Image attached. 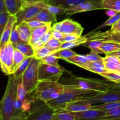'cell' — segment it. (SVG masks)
Listing matches in <instances>:
<instances>
[{
  "label": "cell",
  "mask_w": 120,
  "mask_h": 120,
  "mask_svg": "<svg viewBox=\"0 0 120 120\" xmlns=\"http://www.w3.org/2000/svg\"><path fill=\"white\" fill-rule=\"evenodd\" d=\"M59 82L63 84L73 85L79 89L91 90L98 93L106 92L119 84L108 80L78 77L73 75L69 77L60 79Z\"/></svg>",
  "instance_id": "1"
},
{
  "label": "cell",
  "mask_w": 120,
  "mask_h": 120,
  "mask_svg": "<svg viewBox=\"0 0 120 120\" xmlns=\"http://www.w3.org/2000/svg\"><path fill=\"white\" fill-rule=\"evenodd\" d=\"M22 78L9 75L5 91L0 101V112L2 120H10L16 114L14 103L17 97V89Z\"/></svg>",
  "instance_id": "2"
},
{
  "label": "cell",
  "mask_w": 120,
  "mask_h": 120,
  "mask_svg": "<svg viewBox=\"0 0 120 120\" xmlns=\"http://www.w3.org/2000/svg\"><path fill=\"white\" fill-rule=\"evenodd\" d=\"M64 90L59 97L46 102V104L55 110L63 108L67 103L80 98H88L98 93L91 90L79 89L73 85L63 84Z\"/></svg>",
  "instance_id": "3"
},
{
  "label": "cell",
  "mask_w": 120,
  "mask_h": 120,
  "mask_svg": "<svg viewBox=\"0 0 120 120\" xmlns=\"http://www.w3.org/2000/svg\"><path fill=\"white\" fill-rule=\"evenodd\" d=\"M64 90V85L59 82L39 81L34 92V97L35 99L46 103L57 98Z\"/></svg>",
  "instance_id": "4"
},
{
  "label": "cell",
  "mask_w": 120,
  "mask_h": 120,
  "mask_svg": "<svg viewBox=\"0 0 120 120\" xmlns=\"http://www.w3.org/2000/svg\"><path fill=\"white\" fill-rule=\"evenodd\" d=\"M40 62V59L34 57L22 75L21 80L28 94H31L35 91L39 82L38 71Z\"/></svg>",
  "instance_id": "5"
},
{
  "label": "cell",
  "mask_w": 120,
  "mask_h": 120,
  "mask_svg": "<svg viewBox=\"0 0 120 120\" xmlns=\"http://www.w3.org/2000/svg\"><path fill=\"white\" fill-rule=\"evenodd\" d=\"M55 110L46 103L36 99L27 113L26 120H53Z\"/></svg>",
  "instance_id": "6"
},
{
  "label": "cell",
  "mask_w": 120,
  "mask_h": 120,
  "mask_svg": "<svg viewBox=\"0 0 120 120\" xmlns=\"http://www.w3.org/2000/svg\"><path fill=\"white\" fill-rule=\"evenodd\" d=\"M15 48L8 42L0 46V68L5 75H12V66Z\"/></svg>",
  "instance_id": "7"
},
{
  "label": "cell",
  "mask_w": 120,
  "mask_h": 120,
  "mask_svg": "<svg viewBox=\"0 0 120 120\" xmlns=\"http://www.w3.org/2000/svg\"><path fill=\"white\" fill-rule=\"evenodd\" d=\"M65 69L62 66H55L40 62L39 66V81L59 82Z\"/></svg>",
  "instance_id": "8"
},
{
  "label": "cell",
  "mask_w": 120,
  "mask_h": 120,
  "mask_svg": "<svg viewBox=\"0 0 120 120\" xmlns=\"http://www.w3.org/2000/svg\"><path fill=\"white\" fill-rule=\"evenodd\" d=\"M47 5L48 4L45 1H38L27 5L15 15L16 23L19 24L32 18L38 14L42 9L46 8Z\"/></svg>",
  "instance_id": "9"
},
{
  "label": "cell",
  "mask_w": 120,
  "mask_h": 120,
  "mask_svg": "<svg viewBox=\"0 0 120 120\" xmlns=\"http://www.w3.org/2000/svg\"><path fill=\"white\" fill-rule=\"evenodd\" d=\"M93 105L120 101V84L104 93H100L86 98Z\"/></svg>",
  "instance_id": "10"
},
{
  "label": "cell",
  "mask_w": 120,
  "mask_h": 120,
  "mask_svg": "<svg viewBox=\"0 0 120 120\" xmlns=\"http://www.w3.org/2000/svg\"><path fill=\"white\" fill-rule=\"evenodd\" d=\"M51 28L52 30H58L64 35L75 34L79 36H82L84 30L79 23L70 18L65 19L59 22H56L52 26Z\"/></svg>",
  "instance_id": "11"
},
{
  "label": "cell",
  "mask_w": 120,
  "mask_h": 120,
  "mask_svg": "<svg viewBox=\"0 0 120 120\" xmlns=\"http://www.w3.org/2000/svg\"><path fill=\"white\" fill-rule=\"evenodd\" d=\"M101 2L102 1H94V2L93 1H87V2H81L76 5L66 9V14L73 15V14L83 12L101 9Z\"/></svg>",
  "instance_id": "12"
},
{
  "label": "cell",
  "mask_w": 120,
  "mask_h": 120,
  "mask_svg": "<svg viewBox=\"0 0 120 120\" xmlns=\"http://www.w3.org/2000/svg\"><path fill=\"white\" fill-rule=\"evenodd\" d=\"M92 104L86 98H80L69 102L67 103L63 108L57 110H63L70 112H77L90 110L92 109Z\"/></svg>",
  "instance_id": "13"
},
{
  "label": "cell",
  "mask_w": 120,
  "mask_h": 120,
  "mask_svg": "<svg viewBox=\"0 0 120 120\" xmlns=\"http://www.w3.org/2000/svg\"><path fill=\"white\" fill-rule=\"evenodd\" d=\"M74 113L76 120H98L105 116V111L94 109Z\"/></svg>",
  "instance_id": "14"
},
{
  "label": "cell",
  "mask_w": 120,
  "mask_h": 120,
  "mask_svg": "<svg viewBox=\"0 0 120 120\" xmlns=\"http://www.w3.org/2000/svg\"><path fill=\"white\" fill-rule=\"evenodd\" d=\"M34 20L39 21L46 24H52L53 22H55V23L57 22L56 15L50 13L46 8L42 9L35 16L26 21H34Z\"/></svg>",
  "instance_id": "15"
},
{
  "label": "cell",
  "mask_w": 120,
  "mask_h": 120,
  "mask_svg": "<svg viewBox=\"0 0 120 120\" xmlns=\"http://www.w3.org/2000/svg\"><path fill=\"white\" fill-rule=\"evenodd\" d=\"M80 68H83L85 70H89V71L100 75L107 71L105 69V64H104L103 59L97 61H94V62L89 61L87 63L80 66Z\"/></svg>",
  "instance_id": "16"
},
{
  "label": "cell",
  "mask_w": 120,
  "mask_h": 120,
  "mask_svg": "<svg viewBox=\"0 0 120 120\" xmlns=\"http://www.w3.org/2000/svg\"><path fill=\"white\" fill-rule=\"evenodd\" d=\"M16 22V18L15 15H9L6 26L4 30L3 34H2L1 41H0V46L4 45L7 42H9V38H10L12 30L13 27Z\"/></svg>",
  "instance_id": "17"
},
{
  "label": "cell",
  "mask_w": 120,
  "mask_h": 120,
  "mask_svg": "<svg viewBox=\"0 0 120 120\" xmlns=\"http://www.w3.org/2000/svg\"><path fill=\"white\" fill-rule=\"evenodd\" d=\"M18 31L21 42L25 43H29L31 37L32 29L26 21L17 24Z\"/></svg>",
  "instance_id": "18"
},
{
  "label": "cell",
  "mask_w": 120,
  "mask_h": 120,
  "mask_svg": "<svg viewBox=\"0 0 120 120\" xmlns=\"http://www.w3.org/2000/svg\"><path fill=\"white\" fill-rule=\"evenodd\" d=\"M100 0H46V2L48 4L53 5L59 6L65 9L70 8L76 5L81 2L87 1H97Z\"/></svg>",
  "instance_id": "19"
},
{
  "label": "cell",
  "mask_w": 120,
  "mask_h": 120,
  "mask_svg": "<svg viewBox=\"0 0 120 120\" xmlns=\"http://www.w3.org/2000/svg\"><path fill=\"white\" fill-rule=\"evenodd\" d=\"M6 9L10 15H15L25 6L24 0H4Z\"/></svg>",
  "instance_id": "20"
},
{
  "label": "cell",
  "mask_w": 120,
  "mask_h": 120,
  "mask_svg": "<svg viewBox=\"0 0 120 120\" xmlns=\"http://www.w3.org/2000/svg\"><path fill=\"white\" fill-rule=\"evenodd\" d=\"M13 46L15 49H17L19 52L25 55L26 57H30L34 56V48L29 43H25V42H16L12 43Z\"/></svg>",
  "instance_id": "21"
},
{
  "label": "cell",
  "mask_w": 120,
  "mask_h": 120,
  "mask_svg": "<svg viewBox=\"0 0 120 120\" xmlns=\"http://www.w3.org/2000/svg\"><path fill=\"white\" fill-rule=\"evenodd\" d=\"M53 120H76L75 113L63 110H55Z\"/></svg>",
  "instance_id": "22"
},
{
  "label": "cell",
  "mask_w": 120,
  "mask_h": 120,
  "mask_svg": "<svg viewBox=\"0 0 120 120\" xmlns=\"http://www.w3.org/2000/svg\"><path fill=\"white\" fill-rule=\"evenodd\" d=\"M100 49L102 51L103 53L107 55L110 53L114 52L120 50V44L112 41L104 42L101 45Z\"/></svg>",
  "instance_id": "23"
},
{
  "label": "cell",
  "mask_w": 120,
  "mask_h": 120,
  "mask_svg": "<svg viewBox=\"0 0 120 120\" xmlns=\"http://www.w3.org/2000/svg\"><path fill=\"white\" fill-rule=\"evenodd\" d=\"M34 56H30V57H27L22 63H21L19 66L18 67L17 69L14 71V73L12 74L16 78H22V76L24 71L28 67V66L30 64V62Z\"/></svg>",
  "instance_id": "24"
},
{
  "label": "cell",
  "mask_w": 120,
  "mask_h": 120,
  "mask_svg": "<svg viewBox=\"0 0 120 120\" xmlns=\"http://www.w3.org/2000/svg\"><path fill=\"white\" fill-rule=\"evenodd\" d=\"M103 9H111L117 12H120V0H103L101 2Z\"/></svg>",
  "instance_id": "25"
},
{
  "label": "cell",
  "mask_w": 120,
  "mask_h": 120,
  "mask_svg": "<svg viewBox=\"0 0 120 120\" xmlns=\"http://www.w3.org/2000/svg\"><path fill=\"white\" fill-rule=\"evenodd\" d=\"M52 24H46L38 28L32 29L31 37L30 39H41V38L51 29Z\"/></svg>",
  "instance_id": "26"
},
{
  "label": "cell",
  "mask_w": 120,
  "mask_h": 120,
  "mask_svg": "<svg viewBox=\"0 0 120 120\" xmlns=\"http://www.w3.org/2000/svg\"><path fill=\"white\" fill-rule=\"evenodd\" d=\"M51 55H53V56L58 57L59 59L66 60L67 59L70 58L72 56L76 55L77 53L71 50L70 49H59L57 51L53 52Z\"/></svg>",
  "instance_id": "27"
},
{
  "label": "cell",
  "mask_w": 120,
  "mask_h": 120,
  "mask_svg": "<svg viewBox=\"0 0 120 120\" xmlns=\"http://www.w3.org/2000/svg\"><path fill=\"white\" fill-rule=\"evenodd\" d=\"M103 41L98 40H88L85 43L83 44L84 46L87 47L90 49L91 52L96 53H103L101 49H100L101 45L103 43Z\"/></svg>",
  "instance_id": "28"
},
{
  "label": "cell",
  "mask_w": 120,
  "mask_h": 120,
  "mask_svg": "<svg viewBox=\"0 0 120 120\" xmlns=\"http://www.w3.org/2000/svg\"><path fill=\"white\" fill-rule=\"evenodd\" d=\"M87 41V38L84 35V36H80V38L76 41H72V42H64L62 43L61 45L60 49H71V48H75V47L79 46L80 45H83Z\"/></svg>",
  "instance_id": "29"
},
{
  "label": "cell",
  "mask_w": 120,
  "mask_h": 120,
  "mask_svg": "<svg viewBox=\"0 0 120 120\" xmlns=\"http://www.w3.org/2000/svg\"><path fill=\"white\" fill-rule=\"evenodd\" d=\"M26 56L23 55L22 53L18 50L17 49L14 50V62L12 66V74L14 71L18 68V67L21 64V63L26 58Z\"/></svg>",
  "instance_id": "30"
},
{
  "label": "cell",
  "mask_w": 120,
  "mask_h": 120,
  "mask_svg": "<svg viewBox=\"0 0 120 120\" xmlns=\"http://www.w3.org/2000/svg\"><path fill=\"white\" fill-rule=\"evenodd\" d=\"M100 75L106 79L108 81L120 84V72L107 71Z\"/></svg>",
  "instance_id": "31"
},
{
  "label": "cell",
  "mask_w": 120,
  "mask_h": 120,
  "mask_svg": "<svg viewBox=\"0 0 120 120\" xmlns=\"http://www.w3.org/2000/svg\"><path fill=\"white\" fill-rule=\"evenodd\" d=\"M65 61L69 62V63L75 64L76 66H78L79 67L89 62L87 59L86 58L84 55H78V54L70 57V58L67 59Z\"/></svg>",
  "instance_id": "32"
},
{
  "label": "cell",
  "mask_w": 120,
  "mask_h": 120,
  "mask_svg": "<svg viewBox=\"0 0 120 120\" xmlns=\"http://www.w3.org/2000/svg\"><path fill=\"white\" fill-rule=\"evenodd\" d=\"M62 44V43L59 40L52 37L44 45L49 48L52 51V53L53 52L59 50L60 49Z\"/></svg>",
  "instance_id": "33"
},
{
  "label": "cell",
  "mask_w": 120,
  "mask_h": 120,
  "mask_svg": "<svg viewBox=\"0 0 120 120\" xmlns=\"http://www.w3.org/2000/svg\"><path fill=\"white\" fill-rule=\"evenodd\" d=\"M51 50L49 48H47L46 46L43 45V46L40 47V48H38V49H35L34 56L35 58L38 59H41L46 57L48 55H51Z\"/></svg>",
  "instance_id": "34"
},
{
  "label": "cell",
  "mask_w": 120,
  "mask_h": 120,
  "mask_svg": "<svg viewBox=\"0 0 120 120\" xmlns=\"http://www.w3.org/2000/svg\"><path fill=\"white\" fill-rule=\"evenodd\" d=\"M120 19V12H117L114 16H111L110 18L108 19L105 22L101 24V25H100L99 26H98L97 28H96L94 30H93V31H98L100 29H101L103 28H105L107 26H112V25L114 24L116 22L118 21Z\"/></svg>",
  "instance_id": "35"
},
{
  "label": "cell",
  "mask_w": 120,
  "mask_h": 120,
  "mask_svg": "<svg viewBox=\"0 0 120 120\" xmlns=\"http://www.w3.org/2000/svg\"><path fill=\"white\" fill-rule=\"evenodd\" d=\"M10 14L7 10L0 13V41Z\"/></svg>",
  "instance_id": "36"
},
{
  "label": "cell",
  "mask_w": 120,
  "mask_h": 120,
  "mask_svg": "<svg viewBox=\"0 0 120 120\" xmlns=\"http://www.w3.org/2000/svg\"><path fill=\"white\" fill-rule=\"evenodd\" d=\"M59 59L58 57L53 56V55H49L40 59V60L42 63H45V64L55 66H59L60 65L59 64Z\"/></svg>",
  "instance_id": "37"
},
{
  "label": "cell",
  "mask_w": 120,
  "mask_h": 120,
  "mask_svg": "<svg viewBox=\"0 0 120 120\" xmlns=\"http://www.w3.org/2000/svg\"><path fill=\"white\" fill-rule=\"evenodd\" d=\"M46 9L50 13L56 16L58 15H63V14H66V9L65 8L59 7V6L53 5L48 4Z\"/></svg>",
  "instance_id": "38"
},
{
  "label": "cell",
  "mask_w": 120,
  "mask_h": 120,
  "mask_svg": "<svg viewBox=\"0 0 120 120\" xmlns=\"http://www.w3.org/2000/svg\"><path fill=\"white\" fill-rule=\"evenodd\" d=\"M101 118H120V106L105 111V116Z\"/></svg>",
  "instance_id": "39"
},
{
  "label": "cell",
  "mask_w": 120,
  "mask_h": 120,
  "mask_svg": "<svg viewBox=\"0 0 120 120\" xmlns=\"http://www.w3.org/2000/svg\"><path fill=\"white\" fill-rule=\"evenodd\" d=\"M28 94H27L25 88L24 86H23V83L22 82V80H21L18 84V86L17 98L20 100L21 101H23V100L28 96Z\"/></svg>",
  "instance_id": "40"
},
{
  "label": "cell",
  "mask_w": 120,
  "mask_h": 120,
  "mask_svg": "<svg viewBox=\"0 0 120 120\" xmlns=\"http://www.w3.org/2000/svg\"><path fill=\"white\" fill-rule=\"evenodd\" d=\"M16 25H17V23H16V22L15 24L14 25V27H13L11 34L10 38H9V42H11L12 43L21 42V39H20L19 38V36L18 31Z\"/></svg>",
  "instance_id": "41"
},
{
  "label": "cell",
  "mask_w": 120,
  "mask_h": 120,
  "mask_svg": "<svg viewBox=\"0 0 120 120\" xmlns=\"http://www.w3.org/2000/svg\"><path fill=\"white\" fill-rule=\"evenodd\" d=\"M84 56H85L86 58L87 59V60L90 61V62H94V61L103 59V57L100 56L98 53H96L93 52H91L89 54L84 55Z\"/></svg>",
  "instance_id": "42"
},
{
  "label": "cell",
  "mask_w": 120,
  "mask_h": 120,
  "mask_svg": "<svg viewBox=\"0 0 120 120\" xmlns=\"http://www.w3.org/2000/svg\"><path fill=\"white\" fill-rule=\"evenodd\" d=\"M80 36H79L78 35H75V34H69V35H65V36L63 38L60 39L59 40L62 43L68 42H72V41H76L80 38Z\"/></svg>",
  "instance_id": "43"
},
{
  "label": "cell",
  "mask_w": 120,
  "mask_h": 120,
  "mask_svg": "<svg viewBox=\"0 0 120 120\" xmlns=\"http://www.w3.org/2000/svg\"><path fill=\"white\" fill-rule=\"evenodd\" d=\"M105 68L107 71H117L118 70V65L116 63L111 62H107L104 61Z\"/></svg>",
  "instance_id": "44"
},
{
  "label": "cell",
  "mask_w": 120,
  "mask_h": 120,
  "mask_svg": "<svg viewBox=\"0 0 120 120\" xmlns=\"http://www.w3.org/2000/svg\"><path fill=\"white\" fill-rule=\"evenodd\" d=\"M29 25V26L31 28V29H34V28H38V27L42 26L45 25L46 23H43L42 22H40L39 21H36V20H34V21H26Z\"/></svg>",
  "instance_id": "45"
},
{
  "label": "cell",
  "mask_w": 120,
  "mask_h": 120,
  "mask_svg": "<svg viewBox=\"0 0 120 120\" xmlns=\"http://www.w3.org/2000/svg\"><path fill=\"white\" fill-rule=\"evenodd\" d=\"M27 113L26 112H20L16 114L10 120H26Z\"/></svg>",
  "instance_id": "46"
},
{
  "label": "cell",
  "mask_w": 120,
  "mask_h": 120,
  "mask_svg": "<svg viewBox=\"0 0 120 120\" xmlns=\"http://www.w3.org/2000/svg\"><path fill=\"white\" fill-rule=\"evenodd\" d=\"M52 37V28L49 29L48 31H47L42 37L41 38V41L43 42V44H45Z\"/></svg>",
  "instance_id": "47"
},
{
  "label": "cell",
  "mask_w": 120,
  "mask_h": 120,
  "mask_svg": "<svg viewBox=\"0 0 120 120\" xmlns=\"http://www.w3.org/2000/svg\"><path fill=\"white\" fill-rule=\"evenodd\" d=\"M109 32H110V41L116 42L120 44V34L111 33L110 32V30H109Z\"/></svg>",
  "instance_id": "48"
},
{
  "label": "cell",
  "mask_w": 120,
  "mask_h": 120,
  "mask_svg": "<svg viewBox=\"0 0 120 120\" xmlns=\"http://www.w3.org/2000/svg\"><path fill=\"white\" fill-rule=\"evenodd\" d=\"M110 31L111 33H120V19L114 24L111 26Z\"/></svg>",
  "instance_id": "49"
},
{
  "label": "cell",
  "mask_w": 120,
  "mask_h": 120,
  "mask_svg": "<svg viewBox=\"0 0 120 120\" xmlns=\"http://www.w3.org/2000/svg\"><path fill=\"white\" fill-rule=\"evenodd\" d=\"M52 37L54 38L60 40V39L63 38L65 35L63 34V33L60 32V31L58 30H54L52 29Z\"/></svg>",
  "instance_id": "50"
},
{
  "label": "cell",
  "mask_w": 120,
  "mask_h": 120,
  "mask_svg": "<svg viewBox=\"0 0 120 120\" xmlns=\"http://www.w3.org/2000/svg\"><path fill=\"white\" fill-rule=\"evenodd\" d=\"M7 10L4 0H0V13Z\"/></svg>",
  "instance_id": "51"
},
{
  "label": "cell",
  "mask_w": 120,
  "mask_h": 120,
  "mask_svg": "<svg viewBox=\"0 0 120 120\" xmlns=\"http://www.w3.org/2000/svg\"><path fill=\"white\" fill-rule=\"evenodd\" d=\"M106 15H108L110 17H111V16H114V15H116L117 13V12L115 11L111 10V9H107V11H106Z\"/></svg>",
  "instance_id": "52"
},
{
  "label": "cell",
  "mask_w": 120,
  "mask_h": 120,
  "mask_svg": "<svg viewBox=\"0 0 120 120\" xmlns=\"http://www.w3.org/2000/svg\"><path fill=\"white\" fill-rule=\"evenodd\" d=\"M98 120H120V118H101Z\"/></svg>",
  "instance_id": "53"
},
{
  "label": "cell",
  "mask_w": 120,
  "mask_h": 120,
  "mask_svg": "<svg viewBox=\"0 0 120 120\" xmlns=\"http://www.w3.org/2000/svg\"><path fill=\"white\" fill-rule=\"evenodd\" d=\"M0 120H2V116H1V112H0Z\"/></svg>",
  "instance_id": "54"
},
{
  "label": "cell",
  "mask_w": 120,
  "mask_h": 120,
  "mask_svg": "<svg viewBox=\"0 0 120 120\" xmlns=\"http://www.w3.org/2000/svg\"><path fill=\"white\" fill-rule=\"evenodd\" d=\"M118 57V58H119L120 59V57Z\"/></svg>",
  "instance_id": "55"
},
{
  "label": "cell",
  "mask_w": 120,
  "mask_h": 120,
  "mask_svg": "<svg viewBox=\"0 0 120 120\" xmlns=\"http://www.w3.org/2000/svg\"><path fill=\"white\" fill-rule=\"evenodd\" d=\"M116 34H120V33H116Z\"/></svg>",
  "instance_id": "56"
},
{
  "label": "cell",
  "mask_w": 120,
  "mask_h": 120,
  "mask_svg": "<svg viewBox=\"0 0 120 120\" xmlns=\"http://www.w3.org/2000/svg\"><path fill=\"white\" fill-rule=\"evenodd\" d=\"M100 1H103V0H100Z\"/></svg>",
  "instance_id": "57"
}]
</instances>
